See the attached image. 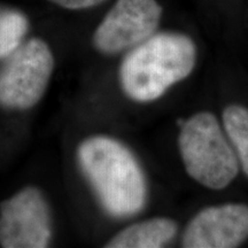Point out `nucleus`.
Listing matches in <instances>:
<instances>
[{
	"mask_svg": "<svg viewBox=\"0 0 248 248\" xmlns=\"http://www.w3.org/2000/svg\"><path fill=\"white\" fill-rule=\"evenodd\" d=\"M77 159L108 215L124 218L144 209L146 177L137 157L123 142L107 136H92L79 144Z\"/></svg>",
	"mask_w": 248,
	"mask_h": 248,
	"instance_id": "1",
	"label": "nucleus"
},
{
	"mask_svg": "<svg viewBox=\"0 0 248 248\" xmlns=\"http://www.w3.org/2000/svg\"><path fill=\"white\" fill-rule=\"evenodd\" d=\"M197 59V45L190 36L155 32L124 57L119 70L121 88L136 102L159 100L193 73Z\"/></svg>",
	"mask_w": 248,
	"mask_h": 248,
	"instance_id": "2",
	"label": "nucleus"
},
{
	"mask_svg": "<svg viewBox=\"0 0 248 248\" xmlns=\"http://www.w3.org/2000/svg\"><path fill=\"white\" fill-rule=\"evenodd\" d=\"M177 145L185 171L203 187L224 190L241 171L223 124L212 111L201 110L183 120Z\"/></svg>",
	"mask_w": 248,
	"mask_h": 248,
	"instance_id": "3",
	"label": "nucleus"
},
{
	"mask_svg": "<svg viewBox=\"0 0 248 248\" xmlns=\"http://www.w3.org/2000/svg\"><path fill=\"white\" fill-rule=\"evenodd\" d=\"M54 69V58L44 40L32 38L6 58L0 68V105L28 109L43 98Z\"/></svg>",
	"mask_w": 248,
	"mask_h": 248,
	"instance_id": "4",
	"label": "nucleus"
},
{
	"mask_svg": "<svg viewBox=\"0 0 248 248\" xmlns=\"http://www.w3.org/2000/svg\"><path fill=\"white\" fill-rule=\"evenodd\" d=\"M162 12L157 0H117L93 33V46L107 55L129 51L156 32Z\"/></svg>",
	"mask_w": 248,
	"mask_h": 248,
	"instance_id": "5",
	"label": "nucleus"
},
{
	"mask_svg": "<svg viewBox=\"0 0 248 248\" xmlns=\"http://www.w3.org/2000/svg\"><path fill=\"white\" fill-rule=\"evenodd\" d=\"M51 237V212L37 187H24L0 204L1 247L45 248Z\"/></svg>",
	"mask_w": 248,
	"mask_h": 248,
	"instance_id": "6",
	"label": "nucleus"
},
{
	"mask_svg": "<svg viewBox=\"0 0 248 248\" xmlns=\"http://www.w3.org/2000/svg\"><path fill=\"white\" fill-rule=\"evenodd\" d=\"M248 239V204L225 202L204 207L186 224L184 248H234Z\"/></svg>",
	"mask_w": 248,
	"mask_h": 248,
	"instance_id": "7",
	"label": "nucleus"
},
{
	"mask_svg": "<svg viewBox=\"0 0 248 248\" xmlns=\"http://www.w3.org/2000/svg\"><path fill=\"white\" fill-rule=\"evenodd\" d=\"M178 233V223L170 217H152L133 223L114 235L107 248H160Z\"/></svg>",
	"mask_w": 248,
	"mask_h": 248,
	"instance_id": "8",
	"label": "nucleus"
},
{
	"mask_svg": "<svg viewBox=\"0 0 248 248\" xmlns=\"http://www.w3.org/2000/svg\"><path fill=\"white\" fill-rule=\"evenodd\" d=\"M222 124L237 154L240 170L248 178V107L228 105L222 111Z\"/></svg>",
	"mask_w": 248,
	"mask_h": 248,
	"instance_id": "9",
	"label": "nucleus"
},
{
	"mask_svg": "<svg viewBox=\"0 0 248 248\" xmlns=\"http://www.w3.org/2000/svg\"><path fill=\"white\" fill-rule=\"evenodd\" d=\"M28 27V18L21 12L0 11V59L8 58L20 47Z\"/></svg>",
	"mask_w": 248,
	"mask_h": 248,
	"instance_id": "10",
	"label": "nucleus"
},
{
	"mask_svg": "<svg viewBox=\"0 0 248 248\" xmlns=\"http://www.w3.org/2000/svg\"><path fill=\"white\" fill-rule=\"evenodd\" d=\"M48 1L67 9H85L100 5L106 0H48Z\"/></svg>",
	"mask_w": 248,
	"mask_h": 248,
	"instance_id": "11",
	"label": "nucleus"
}]
</instances>
